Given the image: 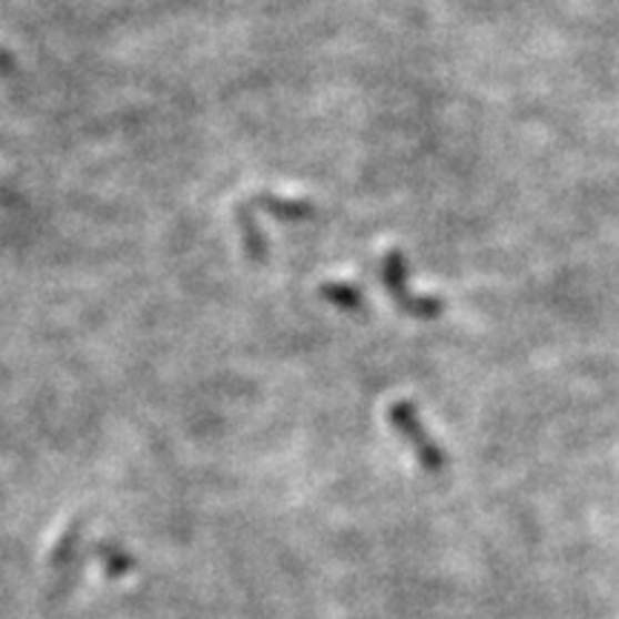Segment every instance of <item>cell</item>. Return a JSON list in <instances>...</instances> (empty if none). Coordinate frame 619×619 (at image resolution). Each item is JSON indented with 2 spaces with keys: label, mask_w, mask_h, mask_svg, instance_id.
Wrapping results in <instances>:
<instances>
[{
  "label": "cell",
  "mask_w": 619,
  "mask_h": 619,
  "mask_svg": "<svg viewBox=\"0 0 619 619\" xmlns=\"http://www.w3.org/2000/svg\"><path fill=\"white\" fill-rule=\"evenodd\" d=\"M382 275H385V287L393 296V302L399 304L405 313L410 316H436L442 310V304L430 296H410V287H407V264L402 258L399 250H390L385 255V264H382Z\"/></svg>",
  "instance_id": "1"
},
{
  "label": "cell",
  "mask_w": 619,
  "mask_h": 619,
  "mask_svg": "<svg viewBox=\"0 0 619 619\" xmlns=\"http://www.w3.org/2000/svg\"><path fill=\"white\" fill-rule=\"evenodd\" d=\"M387 419H390L393 427H396V430H399L407 442H410L413 450L419 454V459L425 468H430V470L442 468V450L434 445V442L427 439V430L422 427L416 407H410L407 402H399V405L390 407Z\"/></svg>",
  "instance_id": "2"
},
{
  "label": "cell",
  "mask_w": 619,
  "mask_h": 619,
  "mask_svg": "<svg viewBox=\"0 0 619 619\" xmlns=\"http://www.w3.org/2000/svg\"><path fill=\"white\" fill-rule=\"evenodd\" d=\"M322 293H324V298H327V302H333V304H336V307H344V310H358V307H362V304H365L362 293H358V290L353 287V284L331 282V284H324Z\"/></svg>",
  "instance_id": "3"
},
{
  "label": "cell",
  "mask_w": 619,
  "mask_h": 619,
  "mask_svg": "<svg viewBox=\"0 0 619 619\" xmlns=\"http://www.w3.org/2000/svg\"><path fill=\"white\" fill-rule=\"evenodd\" d=\"M262 204H267L264 210L273 215H278V219H313L316 215V210H313V204H304V201H282V199H264Z\"/></svg>",
  "instance_id": "4"
},
{
  "label": "cell",
  "mask_w": 619,
  "mask_h": 619,
  "mask_svg": "<svg viewBox=\"0 0 619 619\" xmlns=\"http://www.w3.org/2000/svg\"><path fill=\"white\" fill-rule=\"evenodd\" d=\"M239 227H241V233H244V241H247L250 253H255L258 258H264V250H267V244H264L258 227L247 221V210H239Z\"/></svg>",
  "instance_id": "5"
}]
</instances>
